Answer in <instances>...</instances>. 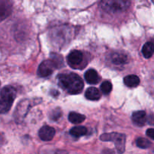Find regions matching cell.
<instances>
[{
    "label": "cell",
    "instance_id": "obj_1",
    "mask_svg": "<svg viewBox=\"0 0 154 154\" xmlns=\"http://www.w3.org/2000/svg\"><path fill=\"white\" fill-rule=\"evenodd\" d=\"M57 78L60 85L70 94H78L84 88V82L77 74H61Z\"/></svg>",
    "mask_w": 154,
    "mask_h": 154
},
{
    "label": "cell",
    "instance_id": "obj_2",
    "mask_svg": "<svg viewBox=\"0 0 154 154\" xmlns=\"http://www.w3.org/2000/svg\"><path fill=\"white\" fill-rule=\"evenodd\" d=\"M100 140L103 141H114L117 153L122 154L125 151L126 147V135L124 134L111 132V133L102 134Z\"/></svg>",
    "mask_w": 154,
    "mask_h": 154
},
{
    "label": "cell",
    "instance_id": "obj_3",
    "mask_svg": "<svg viewBox=\"0 0 154 154\" xmlns=\"http://www.w3.org/2000/svg\"><path fill=\"white\" fill-rule=\"evenodd\" d=\"M129 2L121 0H106L101 2L102 9L111 13H119L126 11L129 6Z\"/></svg>",
    "mask_w": 154,
    "mask_h": 154
},
{
    "label": "cell",
    "instance_id": "obj_4",
    "mask_svg": "<svg viewBox=\"0 0 154 154\" xmlns=\"http://www.w3.org/2000/svg\"><path fill=\"white\" fill-rule=\"evenodd\" d=\"M56 68H58V66L52 60H45L41 63L38 69V75L42 78H47L53 73Z\"/></svg>",
    "mask_w": 154,
    "mask_h": 154
},
{
    "label": "cell",
    "instance_id": "obj_5",
    "mask_svg": "<svg viewBox=\"0 0 154 154\" xmlns=\"http://www.w3.org/2000/svg\"><path fill=\"white\" fill-rule=\"evenodd\" d=\"M29 104L30 102H29V100H23L20 102L14 113V118L16 122L19 123L23 121L29 110Z\"/></svg>",
    "mask_w": 154,
    "mask_h": 154
},
{
    "label": "cell",
    "instance_id": "obj_6",
    "mask_svg": "<svg viewBox=\"0 0 154 154\" xmlns=\"http://www.w3.org/2000/svg\"><path fill=\"white\" fill-rule=\"evenodd\" d=\"M56 131L53 127L49 126H44L39 129L38 136L42 141H51L55 135Z\"/></svg>",
    "mask_w": 154,
    "mask_h": 154
},
{
    "label": "cell",
    "instance_id": "obj_7",
    "mask_svg": "<svg viewBox=\"0 0 154 154\" xmlns=\"http://www.w3.org/2000/svg\"><path fill=\"white\" fill-rule=\"evenodd\" d=\"M83 58H84V56H83L82 52L75 50L69 53L67 57V62L72 66H78L82 63Z\"/></svg>",
    "mask_w": 154,
    "mask_h": 154
},
{
    "label": "cell",
    "instance_id": "obj_8",
    "mask_svg": "<svg viewBox=\"0 0 154 154\" xmlns=\"http://www.w3.org/2000/svg\"><path fill=\"white\" fill-rule=\"evenodd\" d=\"M0 96L1 99L14 102L17 96V90L12 86H5L2 89Z\"/></svg>",
    "mask_w": 154,
    "mask_h": 154
},
{
    "label": "cell",
    "instance_id": "obj_9",
    "mask_svg": "<svg viewBox=\"0 0 154 154\" xmlns=\"http://www.w3.org/2000/svg\"><path fill=\"white\" fill-rule=\"evenodd\" d=\"M132 120L135 126H140V127L144 126L146 122L147 121L146 112L144 111H135L132 115Z\"/></svg>",
    "mask_w": 154,
    "mask_h": 154
},
{
    "label": "cell",
    "instance_id": "obj_10",
    "mask_svg": "<svg viewBox=\"0 0 154 154\" xmlns=\"http://www.w3.org/2000/svg\"><path fill=\"white\" fill-rule=\"evenodd\" d=\"M11 13V5L7 1H0V21L5 19Z\"/></svg>",
    "mask_w": 154,
    "mask_h": 154
},
{
    "label": "cell",
    "instance_id": "obj_11",
    "mask_svg": "<svg viewBox=\"0 0 154 154\" xmlns=\"http://www.w3.org/2000/svg\"><path fill=\"white\" fill-rule=\"evenodd\" d=\"M84 78H85L86 81L90 84H96L100 81V78H99L97 72L94 69L87 70L84 75Z\"/></svg>",
    "mask_w": 154,
    "mask_h": 154
},
{
    "label": "cell",
    "instance_id": "obj_12",
    "mask_svg": "<svg viewBox=\"0 0 154 154\" xmlns=\"http://www.w3.org/2000/svg\"><path fill=\"white\" fill-rule=\"evenodd\" d=\"M85 97L91 101H97L101 98V93L97 88L90 87L85 92Z\"/></svg>",
    "mask_w": 154,
    "mask_h": 154
},
{
    "label": "cell",
    "instance_id": "obj_13",
    "mask_svg": "<svg viewBox=\"0 0 154 154\" xmlns=\"http://www.w3.org/2000/svg\"><path fill=\"white\" fill-rule=\"evenodd\" d=\"M111 61L115 65H123L128 62V57L124 54L114 53L111 55Z\"/></svg>",
    "mask_w": 154,
    "mask_h": 154
},
{
    "label": "cell",
    "instance_id": "obj_14",
    "mask_svg": "<svg viewBox=\"0 0 154 154\" xmlns=\"http://www.w3.org/2000/svg\"><path fill=\"white\" fill-rule=\"evenodd\" d=\"M123 82L127 87H135L140 84V79L137 75H131L125 77L124 79H123Z\"/></svg>",
    "mask_w": 154,
    "mask_h": 154
},
{
    "label": "cell",
    "instance_id": "obj_15",
    "mask_svg": "<svg viewBox=\"0 0 154 154\" xmlns=\"http://www.w3.org/2000/svg\"><path fill=\"white\" fill-rule=\"evenodd\" d=\"M142 54L144 58L149 59L154 54V44L151 42H146L142 48Z\"/></svg>",
    "mask_w": 154,
    "mask_h": 154
},
{
    "label": "cell",
    "instance_id": "obj_16",
    "mask_svg": "<svg viewBox=\"0 0 154 154\" xmlns=\"http://www.w3.org/2000/svg\"><path fill=\"white\" fill-rule=\"evenodd\" d=\"M87 133V129L85 126H75L70 130V134L73 137L75 138H79V137L85 135Z\"/></svg>",
    "mask_w": 154,
    "mask_h": 154
},
{
    "label": "cell",
    "instance_id": "obj_17",
    "mask_svg": "<svg viewBox=\"0 0 154 154\" xmlns=\"http://www.w3.org/2000/svg\"><path fill=\"white\" fill-rule=\"evenodd\" d=\"M86 119V117L83 114H78L76 112H71L69 114V120L74 124H78L82 123Z\"/></svg>",
    "mask_w": 154,
    "mask_h": 154
},
{
    "label": "cell",
    "instance_id": "obj_18",
    "mask_svg": "<svg viewBox=\"0 0 154 154\" xmlns=\"http://www.w3.org/2000/svg\"><path fill=\"white\" fill-rule=\"evenodd\" d=\"M13 102L5 99H0V114H5L11 108Z\"/></svg>",
    "mask_w": 154,
    "mask_h": 154
},
{
    "label": "cell",
    "instance_id": "obj_19",
    "mask_svg": "<svg viewBox=\"0 0 154 154\" xmlns=\"http://www.w3.org/2000/svg\"><path fill=\"white\" fill-rule=\"evenodd\" d=\"M136 145L141 149H147L151 146V142L146 138H138L136 140Z\"/></svg>",
    "mask_w": 154,
    "mask_h": 154
},
{
    "label": "cell",
    "instance_id": "obj_20",
    "mask_svg": "<svg viewBox=\"0 0 154 154\" xmlns=\"http://www.w3.org/2000/svg\"><path fill=\"white\" fill-rule=\"evenodd\" d=\"M100 89L104 94L108 95L111 92V90H112V84H111V83L110 82V81H105L101 84Z\"/></svg>",
    "mask_w": 154,
    "mask_h": 154
},
{
    "label": "cell",
    "instance_id": "obj_21",
    "mask_svg": "<svg viewBox=\"0 0 154 154\" xmlns=\"http://www.w3.org/2000/svg\"><path fill=\"white\" fill-rule=\"evenodd\" d=\"M61 114V111H60V109L59 108V109H57L55 110V111H53L52 114H51V118L52 119V120H57L58 118H60Z\"/></svg>",
    "mask_w": 154,
    "mask_h": 154
},
{
    "label": "cell",
    "instance_id": "obj_22",
    "mask_svg": "<svg viewBox=\"0 0 154 154\" xmlns=\"http://www.w3.org/2000/svg\"><path fill=\"white\" fill-rule=\"evenodd\" d=\"M146 134H147V135L149 138L154 140V129H152V128L151 129H148L147 132H146Z\"/></svg>",
    "mask_w": 154,
    "mask_h": 154
},
{
    "label": "cell",
    "instance_id": "obj_23",
    "mask_svg": "<svg viewBox=\"0 0 154 154\" xmlns=\"http://www.w3.org/2000/svg\"><path fill=\"white\" fill-rule=\"evenodd\" d=\"M153 3H154V0H153Z\"/></svg>",
    "mask_w": 154,
    "mask_h": 154
}]
</instances>
